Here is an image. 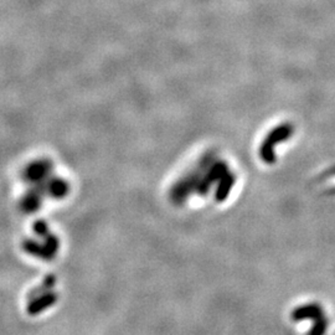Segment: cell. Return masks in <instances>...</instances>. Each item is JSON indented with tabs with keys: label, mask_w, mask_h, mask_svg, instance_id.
I'll return each mask as SVG.
<instances>
[{
	"label": "cell",
	"mask_w": 335,
	"mask_h": 335,
	"mask_svg": "<svg viewBox=\"0 0 335 335\" xmlns=\"http://www.w3.org/2000/svg\"><path fill=\"white\" fill-rule=\"evenodd\" d=\"M21 247L29 255L37 257V258L40 259H44V261H53L55 256H56L54 252H51V251L49 250L45 244H39V242L30 238L24 240V242L21 244Z\"/></svg>",
	"instance_id": "cell-3"
},
{
	"label": "cell",
	"mask_w": 335,
	"mask_h": 335,
	"mask_svg": "<svg viewBox=\"0 0 335 335\" xmlns=\"http://www.w3.org/2000/svg\"><path fill=\"white\" fill-rule=\"evenodd\" d=\"M57 300H59V294L54 291L41 294V296L36 297V298L29 300L27 308L28 314L29 316H37V314L45 312L46 309L53 307Z\"/></svg>",
	"instance_id": "cell-2"
},
{
	"label": "cell",
	"mask_w": 335,
	"mask_h": 335,
	"mask_svg": "<svg viewBox=\"0 0 335 335\" xmlns=\"http://www.w3.org/2000/svg\"><path fill=\"white\" fill-rule=\"evenodd\" d=\"M56 281L57 279H56V276H55V274H47V276L45 277L44 281H42V283H40L35 290L29 292L28 302L29 300L36 298V297L41 296V294H45V293H47V292L53 291L55 284H56Z\"/></svg>",
	"instance_id": "cell-5"
},
{
	"label": "cell",
	"mask_w": 335,
	"mask_h": 335,
	"mask_svg": "<svg viewBox=\"0 0 335 335\" xmlns=\"http://www.w3.org/2000/svg\"><path fill=\"white\" fill-rule=\"evenodd\" d=\"M33 229H34V232H35L37 236H40V237H41L42 240H44L46 236H47L49 233L51 232L50 229H49L47 222L44 221V220L36 221L35 224H34Z\"/></svg>",
	"instance_id": "cell-6"
},
{
	"label": "cell",
	"mask_w": 335,
	"mask_h": 335,
	"mask_svg": "<svg viewBox=\"0 0 335 335\" xmlns=\"http://www.w3.org/2000/svg\"><path fill=\"white\" fill-rule=\"evenodd\" d=\"M44 196L34 190L33 187H28L27 193L22 196L21 201H20L19 206L20 210L25 213H33L37 211L41 207L42 201H44Z\"/></svg>",
	"instance_id": "cell-4"
},
{
	"label": "cell",
	"mask_w": 335,
	"mask_h": 335,
	"mask_svg": "<svg viewBox=\"0 0 335 335\" xmlns=\"http://www.w3.org/2000/svg\"><path fill=\"white\" fill-rule=\"evenodd\" d=\"M55 174L54 163L50 159H37L29 163L21 173V180L28 185L41 183Z\"/></svg>",
	"instance_id": "cell-1"
}]
</instances>
